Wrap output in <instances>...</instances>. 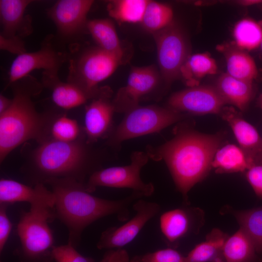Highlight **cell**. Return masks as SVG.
<instances>
[{
	"mask_svg": "<svg viewBox=\"0 0 262 262\" xmlns=\"http://www.w3.org/2000/svg\"><path fill=\"white\" fill-rule=\"evenodd\" d=\"M46 184L50 186L55 196L56 218L66 227L67 243L75 247L79 245L85 229L98 220L115 215L120 221L127 220L131 205L143 196L132 191L131 195L119 200L100 198L88 192L85 184L72 179L50 180Z\"/></svg>",
	"mask_w": 262,
	"mask_h": 262,
	"instance_id": "6da1fadb",
	"label": "cell"
},
{
	"mask_svg": "<svg viewBox=\"0 0 262 262\" xmlns=\"http://www.w3.org/2000/svg\"><path fill=\"white\" fill-rule=\"evenodd\" d=\"M223 138L221 133L205 134L178 129L172 139L159 146H147L146 153L153 160L165 162L185 204L188 205V192L209 174Z\"/></svg>",
	"mask_w": 262,
	"mask_h": 262,
	"instance_id": "7a4b0ae2",
	"label": "cell"
},
{
	"mask_svg": "<svg viewBox=\"0 0 262 262\" xmlns=\"http://www.w3.org/2000/svg\"><path fill=\"white\" fill-rule=\"evenodd\" d=\"M13 98L10 107L0 114V162L23 143L34 140L38 143L46 140L54 114H42L36 109L32 98L44 86L31 75L8 85Z\"/></svg>",
	"mask_w": 262,
	"mask_h": 262,
	"instance_id": "3957f363",
	"label": "cell"
},
{
	"mask_svg": "<svg viewBox=\"0 0 262 262\" xmlns=\"http://www.w3.org/2000/svg\"><path fill=\"white\" fill-rule=\"evenodd\" d=\"M89 145L84 138L71 142L48 140L38 143L30 152L23 172L33 185L64 178L85 184L86 178L99 169Z\"/></svg>",
	"mask_w": 262,
	"mask_h": 262,
	"instance_id": "277c9868",
	"label": "cell"
},
{
	"mask_svg": "<svg viewBox=\"0 0 262 262\" xmlns=\"http://www.w3.org/2000/svg\"><path fill=\"white\" fill-rule=\"evenodd\" d=\"M56 218L54 208L31 206L22 211L16 232L20 246L15 252L20 262H51L54 239L49 223Z\"/></svg>",
	"mask_w": 262,
	"mask_h": 262,
	"instance_id": "5b68a950",
	"label": "cell"
},
{
	"mask_svg": "<svg viewBox=\"0 0 262 262\" xmlns=\"http://www.w3.org/2000/svg\"><path fill=\"white\" fill-rule=\"evenodd\" d=\"M122 60L98 46L82 50L75 46L68 53L67 82L80 88L92 99L101 89L98 84L114 73Z\"/></svg>",
	"mask_w": 262,
	"mask_h": 262,
	"instance_id": "8992f818",
	"label": "cell"
},
{
	"mask_svg": "<svg viewBox=\"0 0 262 262\" xmlns=\"http://www.w3.org/2000/svg\"><path fill=\"white\" fill-rule=\"evenodd\" d=\"M183 118L184 114L168 107L139 105L125 113L111 133L108 143L118 147L125 140L159 132Z\"/></svg>",
	"mask_w": 262,
	"mask_h": 262,
	"instance_id": "52a82bcc",
	"label": "cell"
},
{
	"mask_svg": "<svg viewBox=\"0 0 262 262\" xmlns=\"http://www.w3.org/2000/svg\"><path fill=\"white\" fill-rule=\"evenodd\" d=\"M153 35L162 78L166 83H171L180 77L191 55L188 40L183 29L174 21Z\"/></svg>",
	"mask_w": 262,
	"mask_h": 262,
	"instance_id": "ba28073f",
	"label": "cell"
},
{
	"mask_svg": "<svg viewBox=\"0 0 262 262\" xmlns=\"http://www.w3.org/2000/svg\"><path fill=\"white\" fill-rule=\"evenodd\" d=\"M149 157L142 151H135L131 154L130 164L100 169L93 172L88 178L85 187L91 193L99 186L127 188L141 193L143 196H151L154 191L152 183L144 182L140 171L147 163Z\"/></svg>",
	"mask_w": 262,
	"mask_h": 262,
	"instance_id": "9c48e42d",
	"label": "cell"
},
{
	"mask_svg": "<svg viewBox=\"0 0 262 262\" xmlns=\"http://www.w3.org/2000/svg\"><path fill=\"white\" fill-rule=\"evenodd\" d=\"M57 45L55 36L50 34L44 38L38 50L17 55L10 68L8 85L35 69L58 74L60 67L68 60V53L59 49Z\"/></svg>",
	"mask_w": 262,
	"mask_h": 262,
	"instance_id": "30bf717a",
	"label": "cell"
},
{
	"mask_svg": "<svg viewBox=\"0 0 262 262\" xmlns=\"http://www.w3.org/2000/svg\"><path fill=\"white\" fill-rule=\"evenodd\" d=\"M135 215L123 225L111 227L101 234L97 244L99 249L121 248L131 242L146 223L158 214L160 205L154 202L139 199L132 204Z\"/></svg>",
	"mask_w": 262,
	"mask_h": 262,
	"instance_id": "8fae6325",
	"label": "cell"
},
{
	"mask_svg": "<svg viewBox=\"0 0 262 262\" xmlns=\"http://www.w3.org/2000/svg\"><path fill=\"white\" fill-rule=\"evenodd\" d=\"M226 104L214 86L198 85L174 93L168 101L175 111L197 115H220Z\"/></svg>",
	"mask_w": 262,
	"mask_h": 262,
	"instance_id": "7c38bea8",
	"label": "cell"
},
{
	"mask_svg": "<svg viewBox=\"0 0 262 262\" xmlns=\"http://www.w3.org/2000/svg\"><path fill=\"white\" fill-rule=\"evenodd\" d=\"M159 79L153 66L132 67L126 85L118 91L112 101L115 112L125 114L139 106L142 98L156 89Z\"/></svg>",
	"mask_w": 262,
	"mask_h": 262,
	"instance_id": "4fadbf2b",
	"label": "cell"
},
{
	"mask_svg": "<svg viewBox=\"0 0 262 262\" xmlns=\"http://www.w3.org/2000/svg\"><path fill=\"white\" fill-rule=\"evenodd\" d=\"M204 222V213L201 209L186 205L163 213L160 227L167 245L176 247L182 238L197 234Z\"/></svg>",
	"mask_w": 262,
	"mask_h": 262,
	"instance_id": "5bb4252c",
	"label": "cell"
},
{
	"mask_svg": "<svg viewBox=\"0 0 262 262\" xmlns=\"http://www.w3.org/2000/svg\"><path fill=\"white\" fill-rule=\"evenodd\" d=\"M94 0H59L48 10V15L63 37H76L87 29V16Z\"/></svg>",
	"mask_w": 262,
	"mask_h": 262,
	"instance_id": "9a60e30c",
	"label": "cell"
},
{
	"mask_svg": "<svg viewBox=\"0 0 262 262\" xmlns=\"http://www.w3.org/2000/svg\"><path fill=\"white\" fill-rule=\"evenodd\" d=\"M110 97V90L101 88L85 107L84 131L86 142L90 145L111 132L115 110Z\"/></svg>",
	"mask_w": 262,
	"mask_h": 262,
	"instance_id": "2e32d148",
	"label": "cell"
},
{
	"mask_svg": "<svg viewBox=\"0 0 262 262\" xmlns=\"http://www.w3.org/2000/svg\"><path fill=\"white\" fill-rule=\"evenodd\" d=\"M220 115L230 126L239 147L252 165L262 164V137L255 127L233 108L225 106Z\"/></svg>",
	"mask_w": 262,
	"mask_h": 262,
	"instance_id": "e0dca14e",
	"label": "cell"
},
{
	"mask_svg": "<svg viewBox=\"0 0 262 262\" xmlns=\"http://www.w3.org/2000/svg\"><path fill=\"white\" fill-rule=\"evenodd\" d=\"M28 202L31 206H46L54 208L55 196L43 183L29 186L11 179L0 180V204Z\"/></svg>",
	"mask_w": 262,
	"mask_h": 262,
	"instance_id": "ac0fdd59",
	"label": "cell"
},
{
	"mask_svg": "<svg viewBox=\"0 0 262 262\" xmlns=\"http://www.w3.org/2000/svg\"><path fill=\"white\" fill-rule=\"evenodd\" d=\"M33 1L31 0H0V21L4 37L22 38L33 32L32 18L25 15L27 7Z\"/></svg>",
	"mask_w": 262,
	"mask_h": 262,
	"instance_id": "d6986e66",
	"label": "cell"
},
{
	"mask_svg": "<svg viewBox=\"0 0 262 262\" xmlns=\"http://www.w3.org/2000/svg\"><path fill=\"white\" fill-rule=\"evenodd\" d=\"M41 83L44 88L49 89L52 100L58 107L70 109L86 103L90 97L77 86L69 82L61 81L58 74L43 71Z\"/></svg>",
	"mask_w": 262,
	"mask_h": 262,
	"instance_id": "ffe728a7",
	"label": "cell"
},
{
	"mask_svg": "<svg viewBox=\"0 0 262 262\" xmlns=\"http://www.w3.org/2000/svg\"><path fill=\"white\" fill-rule=\"evenodd\" d=\"M217 49L225 57L228 74L250 82L257 77L258 70L253 59L235 43L221 45L217 46Z\"/></svg>",
	"mask_w": 262,
	"mask_h": 262,
	"instance_id": "44dd1931",
	"label": "cell"
},
{
	"mask_svg": "<svg viewBox=\"0 0 262 262\" xmlns=\"http://www.w3.org/2000/svg\"><path fill=\"white\" fill-rule=\"evenodd\" d=\"M226 102L244 111L247 107L254 93L252 82L241 80L223 73L214 86Z\"/></svg>",
	"mask_w": 262,
	"mask_h": 262,
	"instance_id": "7402d4cb",
	"label": "cell"
},
{
	"mask_svg": "<svg viewBox=\"0 0 262 262\" xmlns=\"http://www.w3.org/2000/svg\"><path fill=\"white\" fill-rule=\"evenodd\" d=\"M225 262H262V254L241 228L229 236L223 248Z\"/></svg>",
	"mask_w": 262,
	"mask_h": 262,
	"instance_id": "603a6c76",
	"label": "cell"
},
{
	"mask_svg": "<svg viewBox=\"0 0 262 262\" xmlns=\"http://www.w3.org/2000/svg\"><path fill=\"white\" fill-rule=\"evenodd\" d=\"M228 237L220 229H213L205 240L197 245L184 257L183 262H225L223 248Z\"/></svg>",
	"mask_w": 262,
	"mask_h": 262,
	"instance_id": "cb8c5ba5",
	"label": "cell"
},
{
	"mask_svg": "<svg viewBox=\"0 0 262 262\" xmlns=\"http://www.w3.org/2000/svg\"><path fill=\"white\" fill-rule=\"evenodd\" d=\"M252 166L240 147L230 144L218 149L212 164L218 174L246 172Z\"/></svg>",
	"mask_w": 262,
	"mask_h": 262,
	"instance_id": "d4e9b609",
	"label": "cell"
},
{
	"mask_svg": "<svg viewBox=\"0 0 262 262\" xmlns=\"http://www.w3.org/2000/svg\"><path fill=\"white\" fill-rule=\"evenodd\" d=\"M87 30L98 47L122 58L123 50L113 22L108 18L88 20Z\"/></svg>",
	"mask_w": 262,
	"mask_h": 262,
	"instance_id": "484cf974",
	"label": "cell"
},
{
	"mask_svg": "<svg viewBox=\"0 0 262 262\" xmlns=\"http://www.w3.org/2000/svg\"><path fill=\"white\" fill-rule=\"evenodd\" d=\"M227 213L236 218L242 229L252 241L257 251L262 254V206L246 210L225 207Z\"/></svg>",
	"mask_w": 262,
	"mask_h": 262,
	"instance_id": "4316f807",
	"label": "cell"
},
{
	"mask_svg": "<svg viewBox=\"0 0 262 262\" xmlns=\"http://www.w3.org/2000/svg\"><path fill=\"white\" fill-rule=\"evenodd\" d=\"M147 0H113L107 5L109 16L122 23H141Z\"/></svg>",
	"mask_w": 262,
	"mask_h": 262,
	"instance_id": "83f0119b",
	"label": "cell"
},
{
	"mask_svg": "<svg viewBox=\"0 0 262 262\" xmlns=\"http://www.w3.org/2000/svg\"><path fill=\"white\" fill-rule=\"evenodd\" d=\"M215 61L208 53L191 55L181 71V75L189 83L190 86L196 85L197 80L217 73Z\"/></svg>",
	"mask_w": 262,
	"mask_h": 262,
	"instance_id": "f1b7e54d",
	"label": "cell"
},
{
	"mask_svg": "<svg viewBox=\"0 0 262 262\" xmlns=\"http://www.w3.org/2000/svg\"><path fill=\"white\" fill-rule=\"evenodd\" d=\"M235 44L243 50H251L261 45L262 24L250 18L238 21L233 31Z\"/></svg>",
	"mask_w": 262,
	"mask_h": 262,
	"instance_id": "f546056e",
	"label": "cell"
},
{
	"mask_svg": "<svg viewBox=\"0 0 262 262\" xmlns=\"http://www.w3.org/2000/svg\"><path fill=\"white\" fill-rule=\"evenodd\" d=\"M173 18V11L170 6L148 0L141 23L145 30L153 33L169 25Z\"/></svg>",
	"mask_w": 262,
	"mask_h": 262,
	"instance_id": "4dcf8cb0",
	"label": "cell"
},
{
	"mask_svg": "<svg viewBox=\"0 0 262 262\" xmlns=\"http://www.w3.org/2000/svg\"><path fill=\"white\" fill-rule=\"evenodd\" d=\"M80 127L75 119L68 117L65 114H54L46 141L71 142L80 139Z\"/></svg>",
	"mask_w": 262,
	"mask_h": 262,
	"instance_id": "1f68e13d",
	"label": "cell"
},
{
	"mask_svg": "<svg viewBox=\"0 0 262 262\" xmlns=\"http://www.w3.org/2000/svg\"><path fill=\"white\" fill-rule=\"evenodd\" d=\"M184 257L177 250L168 248L135 256L130 262H183Z\"/></svg>",
	"mask_w": 262,
	"mask_h": 262,
	"instance_id": "d6a6232c",
	"label": "cell"
},
{
	"mask_svg": "<svg viewBox=\"0 0 262 262\" xmlns=\"http://www.w3.org/2000/svg\"><path fill=\"white\" fill-rule=\"evenodd\" d=\"M52 256L55 262H93L92 258L81 254L76 247L67 243L66 245L54 246Z\"/></svg>",
	"mask_w": 262,
	"mask_h": 262,
	"instance_id": "836d02e7",
	"label": "cell"
},
{
	"mask_svg": "<svg viewBox=\"0 0 262 262\" xmlns=\"http://www.w3.org/2000/svg\"><path fill=\"white\" fill-rule=\"evenodd\" d=\"M0 49L19 55L27 52L22 38L16 37H4L0 35Z\"/></svg>",
	"mask_w": 262,
	"mask_h": 262,
	"instance_id": "e575fe53",
	"label": "cell"
},
{
	"mask_svg": "<svg viewBox=\"0 0 262 262\" xmlns=\"http://www.w3.org/2000/svg\"><path fill=\"white\" fill-rule=\"evenodd\" d=\"M8 205L0 204V253H1L10 234L12 224L7 213Z\"/></svg>",
	"mask_w": 262,
	"mask_h": 262,
	"instance_id": "d590c367",
	"label": "cell"
},
{
	"mask_svg": "<svg viewBox=\"0 0 262 262\" xmlns=\"http://www.w3.org/2000/svg\"><path fill=\"white\" fill-rule=\"evenodd\" d=\"M246 178L255 194L262 199V164H256L246 171Z\"/></svg>",
	"mask_w": 262,
	"mask_h": 262,
	"instance_id": "8d00e7d4",
	"label": "cell"
},
{
	"mask_svg": "<svg viewBox=\"0 0 262 262\" xmlns=\"http://www.w3.org/2000/svg\"><path fill=\"white\" fill-rule=\"evenodd\" d=\"M128 252L122 248L109 249L100 262H130Z\"/></svg>",
	"mask_w": 262,
	"mask_h": 262,
	"instance_id": "74e56055",
	"label": "cell"
},
{
	"mask_svg": "<svg viewBox=\"0 0 262 262\" xmlns=\"http://www.w3.org/2000/svg\"><path fill=\"white\" fill-rule=\"evenodd\" d=\"M12 99H10L2 93L0 94V114H2L10 107Z\"/></svg>",
	"mask_w": 262,
	"mask_h": 262,
	"instance_id": "f35d334b",
	"label": "cell"
},
{
	"mask_svg": "<svg viewBox=\"0 0 262 262\" xmlns=\"http://www.w3.org/2000/svg\"><path fill=\"white\" fill-rule=\"evenodd\" d=\"M240 3L244 6H251L262 3V0H241Z\"/></svg>",
	"mask_w": 262,
	"mask_h": 262,
	"instance_id": "ab89813d",
	"label": "cell"
},
{
	"mask_svg": "<svg viewBox=\"0 0 262 262\" xmlns=\"http://www.w3.org/2000/svg\"><path fill=\"white\" fill-rule=\"evenodd\" d=\"M258 105L262 110V93L260 95L258 99Z\"/></svg>",
	"mask_w": 262,
	"mask_h": 262,
	"instance_id": "60d3db41",
	"label": "cell"
},
{
	"mask_svg": "<svg viewBox=\"0 0 262 262\" xmlns=\"http://www.w3.org/2000/svg\"><path fill=\"white\" fill-rule=\"evenodd\" d=\"M261 48H262V42H261Z\"/></svg>",
	"mask_w": 262,
	"mask_h": 262,
	"instance_id": "b9f144b4",
	"label": "cell"
}]
</instances>
